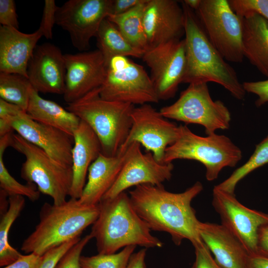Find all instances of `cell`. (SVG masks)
Wrapping results in <instances>:
<instances>
[{
  "instance_id": "obj_42",
  "label": "cell",
  "mask_w": 268,
  "mask_h": 268,
  "mask_svg": "<svg viewBox=\"0 0 268 268\" xmlns=\"http://www.w3.org/2000/svg\"><path fill=\"white\" fill-rule=\"evenodd\" d=\"M257 253L268 257V224L262 226L259 230Z\"/></svg>"
},
{
  "instance_id": "obj_24",
  "label": "cell",
  "mask_w": 268,
  "mask_h": 268,
  "mask_svg": "<svg viewBox=\"0 0 268 268\" xmlns=\"http://www.w3.org/2000/svg\"><path fill=\"white\" fill-rule=\"evenodd\" d=\"M241 17L244 57L268 77V19L255 12Z\"/></svg>"
},
{
  "instance_id": "obj_1",
  "label": "cell",
  "mask_w": 268,
  "mask_h": 268,
  "mask_svg": "<svg viewBox=\"0 0 268 268\" xmlns=\"http://www.w3.org/2000/svg\"><path fill=\"white\" fill-rule=\"evenodd\" d=\"M202 189L200 182L179 193L167 191L162 184H142L129 191V196L133 208L151 230L168 233L177 246L187 239L195 247L203 242L191 202Z\"/></svg>"
},
{
  "instance_id": "obj_12",
  "label": "cell",
  "mask_w": 268,
  "mask_h": 268,
  "mask_svg": "<svg viewBox=\"0 0 268 268\" xmlns=\"http://www.w3.org/2000/svg\"><path fill=\"white\" fill-rule=\"evenodd\" d=\"M131 116V129L119 150L125 151L136 142L146 152H151L157 161L164 162L166 149L178 137L179 126L170 122L150 104L135 106Z\"/></svg>"
},
{
  "instance_id": "obj_31",
  "label": "cell",
  "mask_w": 268,
  "mask_h": 268,
  "mask_svg": "<svg viewBox=\"0 0 268 268\" xmlns=\"http://www.w3.org/2000/svg\"><path fill=\"white\" fill-rule=\"evenodd\" d=\"M268 163V136L256 145L249 160L235 170L225 180L216 186L225 192L234 194L238 183L256 169Z\"/></svg>"
},
{
  "instance_id": "obj_38",
  "label": "cell",
  "mask_w": 268,
  "mask_h": 268,
  "mask_svg": "<svg viewBox=\"0 0 268 268\" xmlns=\"http://www.w3.org/2000/svg\"><path fill=\"white\" fill-rule=\"evenodd\" d=\"M0 23L1 26L19 28V23L13 0H0Z\"/></svg>"
},
{
  "instance_id": "obj_39",
  "label": "cell",
  "mask_w": 268,
  "mask_h": 268,
  "mask_svg": "<svg viewBox=\"0 0 268 268\" xmlns=\"http://www.w3.org/2000/svg\"><path fill=\"white\" fill-rule=\"evenodd\" d=\"M243 86L246 92L258 96V99L255 102L257 107L268 102V79L262 81L244 82Z\"/></svg>"
},
{
  "instance_id": "obj_16",
  "label": "cell",
  "mask_w": 268,
  "mask_h": 268,
  "mask_svg": "<svg viewBox=\"0 0 268 268\" xmlns=\"http://www.w3.org/2000/svg\"><path fill=\"white\" fill-rule=\"evenodd\" d=\"M25 140L40 147L56 162L72 167L73 137L55 128L31 119L26 111L18 115L0 119Z\"/></svg>"
},
{
  "instance_id": "obj_15",
  "label": "cell",
  "mask_w": 268,
  "mask_h": 268,
  "mask_svg": "<svg viewBox=\"0 0 268 268\" xmlns=\"http://www.w3.org/2000/svg\"><path fill=\"white\" fill-rule=\"evenodd\" d=\"M140 146L134 142L127 148V156L118 178L102 200L113 198L133 186L161 185L171 179L172 163L157 161L151 152L142 153Z\"/></svg>"
},
{
  "instance_id": "obj_11",
  "label": "cell",
  "mask_w": 268,
  "mask_h": 268,
  "mask_svg": "<svg viewBox=\"0 0 268 268\" xmlns=\"http://www.w3.org/2000/svg\"><path fill=\"white\" fill-rule=\"evenodd\" d=\"M113 0H69L58 6L56 24L67 32L74 47L87 51L102 22L112 14Z\"/></svg>"
},
{
  "instance_id": "obj_27",
  "label": "cell",
  "mask_w": 268,
  "mask_h": 268,
  "mask_svg": "<svg viewBox=\"0 0 268 268\" xmlns=\"http://www.w3.org/2000/svg\"><path fill=\"white\" fill-rule=\"evenodd\" d=\"M147 1L143 0L125 13L110 14L107 18L117 26L133 46L144 52L149 48L143 22V13Z\"/></svg>"
},
{
  "instance_id": "obj_36",
  "label": "cell",
  "mask_w": 268,
  "mask_h": 268,
  "mask_svg": "<svg viewBox=\"0 0 268 268\" xmlns=\"http://www.w3.org/2000/svg\"><path fill=\"white\" fill-rule=\"evenodd\" d=\"M80 239L78 238L73 239L48 251L43 255V260L40 268H55L63 255Z\"/></svg>"
},
{
  "instance_id": "obj_40",
  "label": "cell",
  "mask_w": 268,
  "mask_h": 268,
  "mask_svg": "<svg viewBox=\"0 0 268 268\" xmlns=\"http://www.w3.org/2000/svg\"><path fill=\"white\" fill-rule=\"evenodd\" d=\"M43 260L41 256L34 253L22 255L14 263L2 268H40Z\"/></svg>"
},
{
  "instance_id": "obj_33",
  "label": "cell",
  "mask_w": 268,
  "mask_h": 268,
  "mask_svg": "<svg viewBox=\"0 0 268 268\" xmlns=\"http://www.w3.org/2000/svg\"><path fill=\"white\" fill-rule=\"evenodd\" d=\"M92 238L90 233L81 238L63 255L55 268H83L80 262L81 253Z\"/></svg>"
},
{
  "instance_id": "obj_26",
  "label": "cell",
  "mask_w": 268,
  "mask_h": 268,
  "mask_svg": "<svg viewBox=\"0 0 268 268\" xmlns=\"http://www.w3.org/2000/svg\"><path fill=\"white\" fill-rule=\"evenodd\" d=\"M98 50L106 65L114 57H133L142 58L144 52L133 46L117 26L107 18L101 23L96 36Z\"/></svg>"
},
{
  "instance_id": "obj_21",
  "label": "cell",
  "mask_w": 268,
  "mask_h": 268,
  "mask_svg": "<svg viewBox=\"0 0 268 268\" xmlns=\"http://www.w3.org/2000/svg\"><path fill=\"white\" fill-rule=\"evenodd\" d=\"M199 232L202 241L223 268H246L249 253L222 224L200 221Z\"/></svg>"
},
{
  "instance_id": "obj_14",
  "label": "cell",
  "mask_w": 268,
  "mask_h": 268,
  "mask_svg": "<svg viewBox=\"0 0 268 268\" xmlns=\"http://www.w3.org/2000/svg\"><path fill=\"white\" fill-rule=\"evenodd\" d=\"M212 205L219 214L221 224L241 243L249 254L257 253L259 229L268 224V213L249 208L232 194L215 186Z\"/></svg>"
},
{
  "instance_id": "obj_43",
  "label": "cell",
  "mask_w": 268,
  "mask_h": 268,
  "mask_svg": "<svg viewBox=\"0 0 268 268\" xmlns=\"http://www.w3.org/2000/svg\"><path fill=\"white\" fill-rule=\"evenodd\" d=\"M24 111L19 106L0 98V118L11 117Z\"/></svg>"
},
{
  "instance_id": "obj_3",
  "label": "cell",
  "mask_w": 268,
  "mask_h": 268,
  "mask_svg": "<svg viewBox=\"0 0 268 268\" xmlns=\"http://www.w3.org/2000/svg\"><path fill=\"white\" fill-rule=\"evenodd\" d=\"M99 214L90 234L96 240L99 254H111L129 246L161 248L163 243L133 208L125 192L98 203Z\"/></svg>"
},
{
  "instance_id": "obj_7",
  "label": "cell",
  "mask_w": 268,
  "mask_h": 268,
  "mask_svg": "<svg viewBox=\"0 0 268 268\" xmlns=\"http://www.w3.org/2000/svg\"><path fill=\"white\" fill-rule=\"evenodd\" d=\"M10 146L25 157L20 171L23 179L35 184L40 193L52 199L55 204L67 201L72 181V168L56 162L45 151L17 134H12Z\"/></svg>"
},
{
  "instance_id": "obj_4",
  "label": "cell",
  "mask_w": 268,
  "mask_h": 268,
  "mask_svg": "<svg viewBox=\"0 0 268 268\" xmlns=\"http://www.w3.org/2000/svg\"><path fill=\"white\" fill-rule=\"evenodd\" d=\"M99 214L98 204L88 205L70 198L59 205L45 202L39 212V222L23 241L21 250L26 254L42 256L50 250L80 238Z\"/></svg>"
},
{
  "instance_id": "obj_25",
  "label": "cell",
  "mask_w": 268,
  "mask_h": 268,
  "mask_svg": "<svg viewBox=\"0 0 268 268\" xmlns=\"http://www.w3.org/2000/svg\"><path fill=\"white\" fill-rule=\"evenodd\" d=\"M26 112L34 121L58 129L72 137L81 121L55 102L42 98L33 88Z\"/></svg>"
},
{
  "instance_id": "obj_35",
  "label": "cell",
  "mask_w": 268,
  "mask_h": 268,
  "mask_svg": "<svg viewBox=\"0 0 268 268\" xmlns=\"http://www.w3.org/2000/svg\"><path fill=\"white\" fill-rule=\"evenodd\" d=\"M55 0H45L42 19L38 28L47 39L53 38V28L56 24V14L58 8Z\"/></svg>"
},
{
  "instance_id": "obj_29",
  "label": "cell",
  "mask_w": 268,
  "mask_h": 268,
  "mask_svg": "<svg viewBox=\"0 0 268 268\" xmlns=\"http://www.w3.org/2000/svg\"><path fill=\"white\" fill-rule=\"evenodd\" d=\"M12 133L0 136V187L8 196H21L32 201H37L40 192L36 185L32 183L22 184L9 173L4 165L3 155L6 148L10 146Z\"/></svg>"
},
{
  "instance_id": "obj_10",
  "label": "cell",
  "mask_w": 268,
  "mask_h": 268,
  "mask_svg": "<svg viewBox=\"0 0 268 268\" xmlns=\"http://www.w3.org/2000/svg\"><path fill=\"white\" fill-rule=\"evenodd\" d=\"M195 12L208 39L224 59L242 63L241 17L232 10L228 0H200Z\"/></svg>"
},
{
  "instance_id": "obj_8",
  "label": "cell",
  "mask_w": 268,
  "mask_h": 268,
  "mask_svg": "<svg viewBox=\"0 0 268 268\" xmlns=\"http://www.w3.org/2000/svg\"><path fill=\"white\" fill-rule=\"evenodd\" d=\"M99 93L104 99L134 105L159 101L150 77L143 67L121 56L113 57L106 66Z\"/></svg>"
},
{
  "instance_id": "obj_17",
  "label": "cell",
  "mask_w": 268,
  "mask_h": 268,
  "mask_svg": "<svg viewBox=\"0 0 268 268\" xmlns=\"http://www.w3.org/2000/svg\"><path fill=\"white\" fill-rule=\"evenodd\" d=\"M66 65L65 101L72 103L103 84L106 67L101 53L94 51L64 54Z\"/></svg>"
},
{
  "instance_id": "obj_19",
  "label": "cell",
  "mask_w": 268,
  "mask_h": 268,
  "mask_svg": "<svg viewBox=\"0 0 268 268\" xmlns=\"http://www.w3.org/2000/svg\"><path fill=\"white\" fill-rule=\"evenodd\" d=\"M66 65L64 54L51 43L37 46L29 63L28 78L38 92L64 94Z\"/></svg>"
},
{
  "instance_id": "obj_18",
  "label": "cell",
  "mask_w": 268,
  "mask_h": 268,
  "mask_svg": "<svg viewBox=\"0 0 268 268\" xmlns=\"http://www.w3.org/2000/svg\"><path fill=\"white\" fill-rule=\"evenodd\" d=\"M143 26L149 48L181 40L185 34L183 7L175 0H148Z\"/></svg>"
},
{
  "instance_id": "obj_6",
  "label": "cell",
  "mask_w": 268,
  "mask_h": 268,
  "mask_svg": "<svg viewBox=\"0 0 268 268\" xmlns=\"http://www.w3.org/2000/svg\"><path fill=\"white\" fill-rule=\"evenodd\" d=\"M242 157L241 149L227 136L215 133L203 137L193 133L187 126H179L177 140L165 150L163 162L176 159L198 161L205 167L208 181L216 179L225 167H233Z\"/></svg>"
},
{
  "instance_id": "obj_2",
  "label": "cell",
  "mask_w": 268,
  "mask_h": 268,
  "mask_svg": "<svg viewBox=\"0 0 268 268\" xmlns=\"http://www.w3.org/2000/svg\"><path fill=\"white\" fill-rule=\"evenodd\" d=\"M184 13L186 67L183 83L215 82L235 98L242 100L246 91L234 69L208 39L194 10L181 2Z\"/></svg>"
},
{
  "instance_id": "obj_13",
  "label": "cell",
  "mask_w": 268,
  "mask_h": 268,
  "mask_svg": "<svg viewBox=\"0 0 268 268\" xmlns=\"http://www.w3.org/2000/svg\"><path fill=\"white\" fill-rule=\"evenodd\" d=\"M142 59L150 69V77L159 100L173 97L185 73L184 39L149 47Z\"/></svg>"
},
{
  "instance_id": "obj_23",
  "label": "cell",
  "mask_w": 268,
  "mask_h": 268,
  "mask_svg": "<svg viewBox=\"0 0 268 268\" xmlns=\"http://www.w3.org/2000/svg\"><path fill=\"white\" fill-rule=\"evenodd\" d=\"M127 154V148L119 150L115 156L99 155L89 168L87 181L79 199L81 203L94 205L100 202L117 180Z\"/></svg>"
},
{
  "instance_id": "obj_30",
  "label": "cell",
  "mask_w": 268,
  "mask_h": 268,
  "mask_svg": "<svg viewBox=\"0 0 268 268\" xmlns=\"http://www.w3.org/2000/svg\"><path fill=\"white\" fill-rule=\"evenodd\" d=\"M33 87L28 78L17 73L0 72V98L26 111Z\"/></svg>"
},
{
  "instance_id": "obj_28",
  "label": "cell",
  "mask_w": 268,
  "mask_h": 268,
  "mask_svg": "<svg viewBox=\"0 0 268 268\" xmlns=\"http://www.w3.org/2000/svg\"><path fill=\"white\" fill-rule=\"evenodd\" d=\"M8 200V208L0 214V266L2 267L14 263L22 255L10 245L8 234L12 224L24 207L25 199L16 195L9 196Z\"/></svg>"
},
{
  "instance_id": "obj_46",
  "label": "cell",
  "mask_w": 268,
  "mask_h": 268,
  "mask_svg": "<svg viewBox=\"0 0 268 268\" xmlns=\"http://www.w3.org/2000/svg\"><path fill=\"white\" fill-rule=\"evenodd\" d=\"M184 3L193 10H196L199 5L200 0H184Z\"/></svg>"
},
{
  "instance_id": "obj_9",
  "label": "cell",
  "mask_w": 268,
  "mask_h": 268,
  "mask_svg": "<svg viewBox=\"0 0 268 268\" xmlns=\"http://www.w3.org/2000/svg\"><path fill=\"white\" fill-rule=\"evenodd\" d=\"M159 111L167 119L203 126L207 135L229 129L231 119L224 104L212 100L206 83L189 84L175 102Z\"/></svg>"
},
{
  "instance_id": "obj_45",
  "label": "cell",
  "mask_w": 268,
  "mask_h": 268,
  "mask_svg": "<svg viewBox=\"0 0 268 268\" xmlns=\"http://www.w3.org/2000/svg\"><path fill=\"white\" fill-rule=\"evenodd\" d=\"M146 248H143L137 252L133 253L126 268H146Z\"/></svg>"
},
{
  "instance_id": "obj_44",
  "label": "cell",
  "mask_w": 268,
  "mask_h": 268,
  "mask_svg": "<svg viewBox=\"0 0 268 268\" xmlns=\"http://www.w3.org/2000/svg\"><path fill=\"white\" fill-rule=\"evenodd\" d=\"M246 268H268V257L258 253L249 254Z\"/></svg>"
},
{
  "instance_id": "obj_32",
  "label": "cell",
  "mask_w": 268,
  "mask_h": 268,
  "mask_svg": "<svg viewBox=\"0 0 268 268\" xmlns=\"http://www.w3.org/2000/svg\"><path fill=\"white\" fill-rule=\"evenodd\" d=\"M135 248L129 246L117 253L81 256L80 264L83 268H126Z\"/></svg>"
},
{
  "instance_id": "obj_5",
  "label": "cell",
  "mask_w": 268,
  "mask_h": 268,
  "mask_svg": "<svg viewBox=\"0 0 268 268\" xmlns=\"http://www.w3.org/2000/svg\"><path fill=\"white\" fill-rule=\"evenodd\" d=\"M100 87L68 104L66 109L86 123L97 136L101 153L116 156L131 129V113L135 106L102 98Z\"/></svg>"
},
{
  "instance_id": "obj_22",
  "label": "cell",
  "mask_w": 268,
  "mask_h": 268,
  "mask_svg": "<svg viewBox=\"0 0 268 268\" xmlns=\"http://www.w3.org/2000/svg\"><path fill=\"white\" fill-rule=\"evenodd\" d=\"M72 181L69 197L79 199L86 184L89 168L101 153L100 141L90 127L80 122L73 134Z\"/></svg>"
},
{
  "instance_id": "obj_41",
  "label": "cell",
  "mask_w": 268,
  "mask_h": 268,
  "mask_svg": "<svg viewBox=\"0 0 268 268\" xmlns=\"http://www.w3.org/2000/svg\"><path fill=\"white\" fill-rule=\"evenodd\" d=\"M143 0H113L111 14L118 15L125 13L140 4Z\"/></svg>"
},
{
  "instance_id": "obj_37",
  "label": "cell",
  "mask_w": 268,
  "mask_h": 268,
  "mask_svg": "<svg viewBox=\"0 0 268 268\" xmlns=\"http://www.w3.org/2000/svg\"><path fill=\"white\" fill-rule=\"evenodd\" d=\"M194 248L196 257L192 268H223L212 257L204 243Z\"/></svg>"
},
{
  "instance_id": "obj_20",
  "label": "cell",
  "mask_w": 268,
  "mask_h": 268,
  "mask_svg": "<svg viewBox=\"0 0 268 268\" xmlns=\"http://www.w3.org/2000/svg\"><path fill=\"white\" fill-rule=\"evenodd\" d=\"M39 29L32 33L13 27H0V72L19 74L28 78L30 60L39 39Z\"/></svg>"
},
{
  "instance_id": "obj_34",
  "label": "cell",
  "mask_w": 268,
  "mask_h": 268,
  "mask_svg": "<svg viewBox=\"0 0 268 268\" xmlns=\"http://www.w3.org/2000/svg\"><path fill=\"white\" fill-rule=\"evenodd\" d=\"M232 10L240 16L257 12L268 19V0H228Z\"/></svg>"
}]
</instances>
